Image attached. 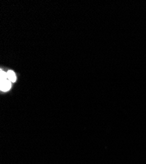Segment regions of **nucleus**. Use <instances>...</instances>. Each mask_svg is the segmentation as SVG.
<instances>
[{
  "label": "nucleus",
  "mask_w": 146,
  "mask_h": 164,
  "mask_svg": "<svg viewBox=\"0 0 146 164\" xmlns=\"http://www.w3.org/2000/svg\"><path fill=\"white\" fill-rule=\"evenodd\" d=\"M0 74H1V81L5 80V79H7V73L5 72L3 70H1L0 72Z\"/></svg>",
  "instance_id": "nucleus-3"
},
{
  "label": "nucleus",
  "mask_w": 146,
  "mask_h": 164,
  "mask_svg": "<svg viewBox=\"0 0 146 164\" xmlns=\"http://www.w3.org/2000/svg\"><path fill=\"white\" fill-rule=\"evenodd\" d=\"M11 86V82L9 79H5V80L1 81V86H0V89L2 91H7L10 89Z\"/></svg>",
  "instance_id": "nucleus-1"
},
{
  "label": "nucleus",
  "mask_w": 146,
  "mask_h": 164,
  "mask_svg": "<svg viewBox=\"0 0 146 164\" xmlns=\"http://www.w3.org/2000/svg\"><path fill=\"white\" fill-rule=\"evenodd\" d=\"M7 79H9V80L11 82H15L16 81V75L15 74L14 72H13L12 70H9L7 72Z\"/></svg>",
  "instance_id": "nucleus-2"
}]
</instances>
